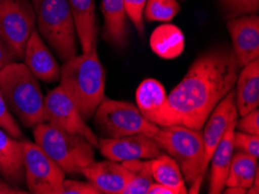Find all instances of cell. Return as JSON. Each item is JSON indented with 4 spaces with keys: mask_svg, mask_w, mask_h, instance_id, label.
Returning a JSON list of instances; mask_svg holds the SVG:
<instances>
[{
    "mask_svg": "<svg viewBox=\"0 0 259 194\" xmlns=\"http://www.w3.org/2000/svg\"><path fill=\"white\" fill-rule=\"evenodd\" d=\"M223 18L231 20L244 14H257L259 0H219Z\"/></svg>",
    "mask_w": 259,
    "mask_h": 194,
    "instance_id": "4316f807",
    "label": "cell"
},
{
    "mask_svg": "<svg viewBox=\"0 0 259 194\" xmlns=\"http://www.w3.org/2000/svg\"><path fill=\"white\" fill-rule=\"evenodd\" d=\"M257 171H259L258 157L236 151L231 158L226 186H241L248 189L252 185Z\"/></svg>",
    "mask_w": 259,
    "mask_h": 194,
    "instance_id": "cb8c5ba5",
    "label": "cell"
},
{
    "mask_svg": "<svg viewBox=\"0 0 259 194\" xmlns=\"http://www.w3.org/2000/svg\"><path fill=\"white\" fill-rule=\"evenodd\" d=\"M104 15L103 38L116 49H124L129 41V26L123 0H101Z\"/></svg>",
    "mask_w": 259,
    "mask_h": 194,
    "instance_id": "ac0fdd59",
    "label": "cell"
},
{
    "mask_svg": "<svg viewBox=\"0 0 259 194\" xmlns=\"http://www.w3.org/2000/svg\"><path fill=\"white\" fill-rule=\"evenodd\" d=\"M237 118L238 112L236 107V100H235V90L233 89L219 102L217 107L211 110L205 126H203L205 127V130L202 133L203 158L201 168H200L197 180L188 187V193H199L200 188H201L202 181L205 179L210 157L213 155L215 148H217L219 142L221 141V138L225 135L227 129L229 128V126L234 121H236Z\"/></svg>",
    "mask_w": 259,
    "mask_h": 194,
    "instance_id": "30bf717a",
    "label": "cell"
},
{
    "mask_svg": "<svg viewBox=\"0 0 259 194\" xmlns=\"http://www.w3.org/2000/svg\"><path fill=\"white\" fill-rule=\"evenodd\" d=\"M74 28L81 50L86 54L97 45V17L94 0H69Z\"/></svg>",
    "mask_w": 259,
    "mask_h": 194,
    "instance_id": "44dd1931",
    "label": "cell"
},
{
    "mask_svg": "<svg viewBox=\"0 0 259 194\" xmlns=\"http://www.w3.org/2000/svg\"><path fill=\"white\" fill-rule=\"evenodd\" d=\"M239 69L228 45L202 51L167 96L162 127L177 125L201 130L211 110L235 88Z\"/></svg>",
    "mask_w": 259,
    "mask_h": 194,
    "instance_id": "6da1fadb",
    "label": "cell"
},
{
    "mask_svg": "<svg viewBox=\"0 0 259 194\" xmlns=\"http://www.w3.org/2000/svg\"><path fill=\"white\" fill-rule=\"evenodd\" d=\"M136 106L142 115L158 127L163 126L166 113L167 94L162 83L147 78L136 90Z\"/></svg>",
    "mask_w": 259,
    "mask_h": 194,
    "instance_id": "2e32d148",
    "label": "cell"
},
{
    "mask_svg": "<svg viewBox=\"0 0 259 194\" xmlns=\"http://www.w3.org/2000/svg\"><path fill=\"white\" fill-rule=\"evenodd\" d=\"M37 31L62 62L78 53V37L69 0H30Z\"/></svg>",
    "mask_w": 259,
    "mask_h": 194,
    "instance_id": "277c9868",
    "label": "cell"
},
{
    "mask_svg": "<svg viewBox=\"0 0 259 194\" xmlns=\"http://www.w3.org/2000/svg\"><path fill=\"white\" fill-rule=\"evenodd\" d=\"M248 189L241 186H226L222 193L225 194H246Z\"/></svg>",
    "mask_w": 259,
    "mask_h": 194,
    "instance_id": "d590c367",
    "label": "cell"
},
{
    "mask_svg": "<svg viewBox=\"0 0 259 194\" xmlns=\"http://www.w3.org/2000/svg\"><path fill=\"white\" fill-rule=\"evenodd\" d=\"M27 193L29 192L26 191L25 188L14 187V186H12L11 184L7 183V181L0 176V194H27Z\"/></svg>",
    "mask_w": 259,
    "mask_h": 194,
    "instance_id": "836d02e7",
    "label": "cell"
},
{
    "mask_svg": "<svg viewBox=\"0 0 259 194\" xmlns=\"http://www.w3.org/2000/svg\"><path fill=\"white\" fill-rule=\"evenodd\" d=\"M150 48L157 56L162 58H177L185 49V36L178 27L165 23L152 31Z\"/></svg>",
    "mask_w": 259,
    "mask_h": 194,
    "instance_id": "603a6c76",
    "label": "cell"
},
{
    "mask_svg": "<svg viewBox=\"0 0 259 194\" xmlns=\"http://www.w3.org/2000/svg\"><path fill=\"white\" fill-rule=\"evenodd\" d=\"M249 194H258L259 193V171H257L256 176H254V179L252 181V185L248 188Z\"/></svg>",
    "mask_w": 259,
    "mask_h": 194,
    "instance_id": "8d00e7d4",
    "label": "cell"
},
{
    "mask_svg": "<svg viewBox=\"0 0 259 194\" xmlns=\"http://www.w3.org/2000/svg\"><path fill=\"white\" fill-rule=\"evenodd\" d=\"M0 92L21 124L33 128L45 122V97L38 79L22 62H12L0 70Z\"/></svg>",
    "mask_w": 259,
    "mask_h": 194,
    "instance_id": "3957f363",
    "label": "cell"
},
{
    "mask_svg": "<svg viewBox=\"0 0 259 194\" xmlns=\"http://www.w3.org/2000/svg\"><path fill=\"white\" fill-rule=\"evenodd\" d=\"M154 138L179 165L185 183L188 186L193 184L199 176L203 158L201 130L177 125L159 127Z\"/></svg>",
    "mask_w": 259,
    "mask_h": 194,
    "instance_id": "8992f818",
    "label": "cell"
},
{
    "mask_svg": "<svg viewBox=\"0 0 259 194\" xmlns=\"http://www.w3.org/2000/svg\"><path fill=\"white\" fill-rule=\"evenodd\" d=\"M147 0H123V5L127 18H129L140 36H144L145 26H144V9Z\"/></svg>",
    "mask_w": 259,
    "mask_h": 194,
    "instance_id": "83f0119b",
    "label": "cell"
},
{
    "mask_svg": "<svg viewBox=\"0 0 259 194\" xmlns=\"http://www.w3.org/2000/svg\"><path fill=\"white\" fill-rule=\"evenodd\" d=\"M149 171L156 183L166 186L175 194H187L188 187L177 162L167 153L148 160Z\"/></svg>",
    "mask_w": 259,
    "mask_h": 194,
    "instance_id": "7402d4cb",
    "label": "cell"
},
{
    "mask_svg": "<svg viewBox=\"0 0 259 194\" xmlns=\"http://www.w3.org/2000/svg\"><path fill=\"white\" fill-rule=\"evenodd\" d=\"M0 176L14 187L25 184V168L21 141L0 128Z\"/></svg>",
    "mask_w": 259,
    "mask_h": 194,
    "instance_id": "e0dca14e",
    "label": "cell"
},
{
    "mask_svg": "<svg viewBox=\"0 0 259 194\" xmlns=\"http://www.w3.org/2000/svg\"><path fill=\"white\" fill-rule=\"evenodd\" d=\"M22 61L38 81L46 83L60 81L61 65L36 29L27 41Z\"/></svg>",
    "mask_w": 259,
    "mask_h": 194,
    "instance_id": "5bb4252c",
    "label": "cell"
},
{
    "mask_svg": "<svg viewBox=\"0 0 259 194\" xmlns=\"http://www.w3.org/2000/svg\"><path fill=\"white\" fill-rule=\"evenodd\" d=\"M35 143L56 162L65 173H79L96 161L94 146L84 136L57 128L48 122L33 127Z\"/></svg>",
    "mask_w": 259,
    "mask_h": 194,
    "instance_id": "5b68a950",
    "label": "cell"
},
{
    "mask_svg": "<svg viewBox=\"0 0 259 194\" xmlns=\"http://www.w3.org/2000/svg\"><path fill=\"white\" fill-rule=\"evenodd\" d=\"M235 100L238 115H245L259 105V61L253 59L239 69L235 83Z\"/></svg>",
    "mask_w": 259,
    "mask_h": 194,
    "instance_id": "ffe728a7",
    "label": "cell"
},
{
    "mask_svg": "<svg viewBox=\"0 0 259 194\" xmlns=\"http://www.w3.org/2000/svg\"><path fill=\"white\" fill-rule=\"evenodd\" d=\"M148 194H175V193L172 189L166 187V186L154 181L148 189Z\"/></svg>",
    "mask_w": 259,
    "mask_h": 194,
    "instance_id": "e575fe53",
    "label": "cell"
},
{
    "mask_svg": "<svg viewBox=\"0 0 259 194\" xmlns=\"http://www.w3.org/2000/svg\"><path fill=\"white\" fill-rule=\"evenodd\" d=\"M234 150L243 151L254 157H259V136L251 135L243 132L235 130L233 137Z\"/></svg>",
    "mask_w": 259,
    "mask_h": 194,
    "instance_id": "f1b7e54d",
    "label": "cell"
},
{
    "mask_svg": "<svg viewBox=\"0 0 259 194\" xmlns=\"http://www.w3.org/2000/svg\"><path fill=\"white\" fill-rule=\"evenodd\" d=\"M0 127L12 137L18 138V140L22 137L20 127H19L17 120L12 115L11 110L7 107L2 92H0Z\"/></svg>",
    "mask_w": 259,
    "mask_h": 194,
    "instance_id": "f546056e",
    "label": "cell"
},
{
    "mask_svg": "<svg viewBox=\"0 0 259 194\" xmlns=\"http://www.w3.org/2000/svg\"><path fill=\"white\" fill-rule=\"evenodd\" d=\"M227 29L239 68L259 57V17L257 14H244L228 20Z\"/></svg>",
    "mask_w": 259,
    "mask_h": 194,
    "instance_id": "4fadbf2b",
    "label": "cell"
},
{
    "mask_svg": "<svg viewBox=\"0 0 259 194\" xmlns=\"http://www.w3.org/2000/svg\"><path fill=\"white\" fill-rule=\"evenodd\" d=\"M239 132L251 134V135L259 136V110L254 108L251 112L246 113L245 115L241 117L239 120L236 121V127Z\"/></svg>",
    "mask_w": 259,
    "mask_h": 194,
    "instance_id": "4dcf8cb0",
    "label": "cell"
},
{
    "mask_svg": "<svg viewBox=\"0 0 259 194\" xmlns=\"http://www.w3.org/2000/svg\"><path fill=\"white\" fill-rule=\"evenodd\" d=\"M17 61L18 59L14 56V54L12 53L6 43L0 38V70H2L5 65L10 64V63L17 62Z\"/></svg>",
    "mask_w": 259,
    "mask_h": 194,
    "instance_id": "d6a6232c",
    "label": "cell"
},
{
    "mask_svg": "<svg viewBox=\"0 0 259 194\" xmlns=\"http://www.w3.org/2000/svg\"><path fill=\"white\" fill-rule=\"evenodd\" d=\"M180 12L177 0H147L143 18L148 22H168Z\"/></svg>",
    "mask_w": 259,
    "mask_h": 194,
    "instance_id": "484cf974",
    "label": "cell"
},
{
    "mask_svg": "<svg viewBox=\"0 0 259 194\" xmlns=\"http://www.w3.org/2000/svg\"><path fill=\"white\" fill-rule=\"evenodd\" d=\"M61 88L79 110L85 121L91 120L94 112L106 98V72L98 56L97 45L86 54L74 55L61 66Z\"/></svg>",
    "mask_w": 259,
    "mask_h": 194,
    "instance_id": "7a4b0ae2",
    "label": "cell"
},
{
    "mask_svg": "<svg viewBox=\"0 0 259 194\" xmlns=\"http://www.w3.org/2000/svg\"><path fill=\"white\" fill-rule=\"evenodd\" d=\"M93 117L101 137L114 138L135 134L154 136L159 129L142 115L136 105L128 101L105 98Z\"/></svg>",
    "mask_w": 259,
    "mask_h": 194,
    "instance_id": "52a82bcc",
    "label": "cell"
},
{
    "mask_svg": "<svg viewBox=\"0 0 259 194\" xmlns=\"http://www.w3.org/2000/svg\"><path fill=\"white\" fill-rule=\"evenodd\" d=\"M45 122L65 132L84 136L93 146H98L99 138L86 125L79 110L61 86H57L45 97L43 104Z\"/></svg>",
    "mask_w": 259,
    "mask_h": 194,
    "instance_id": "8fae6325",
    "label": "cell"
},
{
    "mask_svg": "<svg viewBox=\"0 0 259 194\" xmlns=\"http://www.w3.org/2000/svg\"><path fill=\"white\" fill-rule=\"evenodd\" d=\"M101 155L115 162L151 160L165 153L154 136L135 134L122 137H100L98 141Z\"/></svg>",
    "mask_w": 259,
    "mask_h": 194,
    "instance_id": "7c38bea8",
    "label": "cell"
},
{
    "mask_svg": "<svg viewBox=\"0 0 259 194\" xmlns=\"http://www.w3.org/2000/svg\"><path fill=\"white\" fill-rule=\"evenodd\" d=\"M25 184L33 194H62L65 172L40 145L22 140Z\"/></svg>",
    "mask_w": 259,
    "mask_h": 194,
    "instance_id": "ba28073f",
    "label": "cell"
},
{
    "mask_svg": "<svg viewBox=\"0 0 259 194\" xmlns=\"http://www.w3.org/2000/svg\"><path fill=\"white\" fill-rule=\"evenodd\" d=\"M35 28L36 18L30 0H0V38L19 62Z\"/></svg>",
    "mask_w": 259,
    "mask_h": 194,
    "instance_id": "9c48e42d",
    "label": "cell"
},
{
    "mask_svg": "<svg viewBox=\"0 0 259 194\" xmlns=\"http://www.w3.org/2000/svg\"><path fill=\"white\" fill-rule=\"evenodd\" d=\"M62 194H101L91 181L64 179Z\"/></svg>",
    "mask_w": 259,
    "mask_h": 194,
    "instance_id": "1f68e13d",
    "label": "cell"
},
{
    "mask_svg": "<svg viewBox=\"0 0 259 194\" xmlns=\"http://www.w3.org/2000/svg\"><path fill=\"white\" fill-rule=\"evenodd\" d=\"M237 121V120H236ZM236 121L229 126L225 135L219 142L215 148L213 155L210 157V178L208 193L209 194H220L223 192L226 187V180L228 177L231 158L234 155V144L233 137L236 130Z\"/></svg>",
    "mask_w": 259,
    "mask_h": 194,
    "instance_id": "d6986e66",
    "label": "cell"
},
{
    "mask_svg": "<svg viewBox=\"0 0 259 194\" xmlns=\"http://www.w3.org/2000/svg\"><path fill=\"white\" fill-rule=\"evenodd\" d=\"M121 163L133 172V177L127 181L121 194H148L149 187L155 181L149 171L148 160L125 161Z\"/></svg>",
    "mask_w": 259,
    "mask_h": 194,
    "instance_id": "d4e9b609",
    "label": "cell"
},
{
    "mask_svg": "<svg viewBox=\"0 0 259 194\" xmlns=\"http://www.w3.org/2000/svg\"><path fill=\"white\" fill-rule=\"evenodd\" d=\"M81 175L96 186L100 193L121 194L127 181L133 177V172L121 162L103 161L92 162L80 170Z\"/></svg>",
    "mask_w": 259,
    "mask_h": 194,
    "instance_id": "9a60e30c",
    "label": "cell"
}]
</instances>
